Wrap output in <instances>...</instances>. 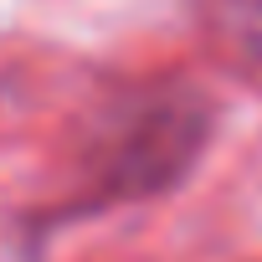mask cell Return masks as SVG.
Listing matches in <instances>:
<instances>
[{
  "label": "cell",
  "mask_w": 262,
  "mask_h": 262,
  "mask_svg": "<svg viewBox=\"0 0 262 262\" xmlns=\"http://www.w3.org/2000/svg\"><path fill=\"white\" fill-rule=\"evenodd\" d=\"M206 134H211V113L190 93H165V98L139 103L134 118L118 128V144L108 155L113 195H160V190H170L201 160Z\"/></svg>",
  "instance_id": "6da1fadb"
}]
</instances>
